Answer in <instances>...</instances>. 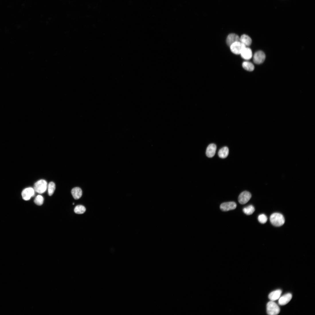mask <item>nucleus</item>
Returning a JSON list of instances; mask_svg holds the SVG:
<instances>
[{"mask_svg":"<svg viewBox=\"0 0 315 315\" xmlns=\"http://www.w3.org/2000/svg\"><path fill=\"white\" fill-rule=\"evenodd\" d=\"M242 67L245 70L249 71H252L254 70V64L251 62L245 61L242 63Z\"/></svg>","mask_w":315,"mask_h":315,"instance_id":"17","label":"nucleus"},{"mask_svg":"<svg viewBox=\"0 0 315 315\" xmlns=\"http://www.w3.org/2000/svg\"><path fill=\"white\" fill-rule=\"evenodd\" d=\"M230 47L232 52L236 54H239L246 47L240 42L238 41L232 44Z\"/></svg>","mask_w":315,"mask_h":315,"instance_id":"4","label":"nucleus"},{"mask_svg":"<svg viewBox=\"0 0 315 315\" xmlns=\"http://www.w3.org/2000/svg\"><path fill=\"white\" fill-rule=\"evenodd\" d=\"M282 291L281 290H277L270 293L269 295V298L272 301H274L279 298L281 294Z\"/></svg>","mask_w":315,"mask_h":315,"instance_id":"13","label":"nucleus"},{"mask_svg":"<svg viewBox=\"0 0 315 315\" xmlns=\"http://www.w3.org/2000/svg\"><path fill=\"white\" fill-rule=\"evenodd\" d=\"M35 191L34 189L31 187L27 188L22 191V195L23 198L25 201H28L31 198L35 195Z\"/></svg>","mask_w":315,"mask_h":315,"instance_id":"6","label":"nucleus"},{"mask_svg":"<svg viewBox=\"0 0 315 315\" xmlns=\"http://www.w3.org/2000/svg\"><path fill=\"white\" fill-rule=\"evenodd\" d=\"M48 195L49 196H52L56 189L55 184L53 182H51L48 184Z\"/></svg>","mask_w":315,"mask_h":315,"instance_id":"19","label":"nucleus"},{"mask_svg":"<svg viewBox=\"0 0 315 315\" xmlns=\"http://www.w3.org/2000/svg\"><path fill=\"white\" fill-rule=\"evenodd\" d=\"M266 58L265 53L261 51L257 52L253 57L254 62L257 64H259L263 63Z\"/></svg>","mask_w":315,"mask_h":315,"instance_id":"7","label":"nucleus"},{"mask_svg":"<svg viewBox=\"0 0 315 315\" xmlns=\"http://www.w3.org/2000/svg\"><path fill=\"white\" fill-rule=\"evenodd\" d=\"M217 146L214 144H211L209 145L207 148L206 155L209 158L213 157L216 153Z\"/></svg>","mask_w":315,"mask_h":315,"instance_id":"9","label":"nucleus"},{"mask_svg":"<svg viewBox=\"0 0 315 315\" xmlns=\"http://www.w3.org/2000/svg\"><path fill=\"white\" fill-rule=\"evenodd\" d=\"M242 57L246 60H249L252 57L251 50L249 48H245L240 54Z\"/></svg>","mask_w":315,"mask_h":315,"instance_id":"11","label":"nucleus"},{"mask_svg":"<svg viewBox=\"0 0 315 315\" xmlns=\"http://www.w3.org/2000/svg\"><path fill=\"white\" fill-rule=\"evenodd\" d=\"M270 220L273 226L277 227L283 226L285 221L283 215L278 213H274L271 214L270 217Z\"/></svg>","mask_w":315,"mask_h":315,"instance_id":"1","label":"nucleus"},{"mask_svg":"<svg viewBox=\"0 0 315 315\" xmlns=\"http://www.w3.org/2000/svg\"><path fill=\"white\" fill-rule=\"evenodd\" d=\"M71 193L74 198L76 200H78L81 197L82 191L81 188L76 187L72 189Z\"/></svg>","mask_w":315,"mask_h":315,"instance_id":"14","label":"nucleus"},{"mask_svg":"<svg viewBox=\"0 0 315 315\" xmlns=\"http://www.w3.org/2000/svg\"><path fill=\"white\" fill-rule=\"evenodd\" d=\"M239 41L246 46H250L252 43L251 38L246 35H242L240 38Z\"/></svg>","mask_w":315,"mask_h":315,"instance_id":"15","label":"nucleus"},{"mask_svg":"<svg viewBox=\"0 0 315 315\" xmlns=\"http://www.w3.org/2000/svg\"><path fill=\"white\" fill-rule=\"evenodd\" d=\"M292 295L290 293H288L281 297L279 300V304L281 306L285 305L287 304L291 300Z\"/></svg>","mask_w":315,"mask_h":315,"instance_id":"10","label":"nucleus"},{"mask_svg":"<svg viewBox=\"0 0 315 315\" xmlns=\"http://www.w3.org/2000/svg\"><path fill=\"white\" fill-rule=\"evenodd\" d=\"M243 211L246 214L250 215L254 212L255 211V208L253 206L250 205L244 208Z\"/></svg>","mask_w":315,"mask_h":315,"instance_id":"18","label":"nucleus"},{"mask_svg":"<svg viewBox=\"0 0 315 315\" xmlns=\"http://www.w3.org/2000/svg\"><path fill=\"white\" fill-rule=\"evenodd\" d=\"M259 221L261 224L266 223L268 220V218L266 215L264 214L260 215L258 217Z\"/></svg>","mask_w":315,"mask_h":315,"instance_id":"22","label":"nucleus"},{"mask_svg":"<svg viewBox=\"0 0 315 315\" xmlns=\"http://www.w3.org/2000/svg\"><path fill=\"white\" fill-rule=\"evenodd\" d=\"M86 211L85 208L82 205H78L76 206L74 209L75 213L78 214H84Z\"/></svg>","mask_w":315,"mask_h":315,"instance_id":"20","label":"nucleus"},{"mask_svg":"<svg viewBox=\"0 0 315 315\" xmlns=\"http://www.w3.org/2000/svg\"><path fill=\"white\" fill-rule=\"evenodd\" d=\"M280 311L279 308L277 305L273 302H269L267 305V314L270 315H276L278 314Z\"/></svg>","mask_w":315,"mask_h":315,"instance_id":"3","label":"nucleus"},{"mask_svg":"<svg viewBox=\"0 0 315 315\" xmlns=\"http://www.w3.org/2000/svg\"><path fill=\"white\" fill-rule=\"evenodd\" d=\"M44 198L42 195H39L36 196L34 200L36 204L39 206L42 205L44 202Z\"/></svg>","mask_w":315,"mask_h":315,"instance_id":"21","label":"nucleus"},{"mask_svg":"<svg viewBox=\"0 0 315 315\" xmlns=\"http://www.w3.org/2000/svg\"><path fill=\"white\" fill-rule=\"evenodd\" d=\"M229 154V149L226 146L220 149L218 154L219 157L222 159L226 158Z\"/></svg>","mask_w":315,"mask_h":315,"instance_id":"16","label":"nucleus"},{"mask_svg":"<svg viewBox=\"0 0 315 315\" xmlns=\"http://www.w3.org/2000/svg\"><path fill=\"white\" fill-rule=\"evenodd\" d=\"M237 207L236 204L234 202L223 203L220 206L221 210L223 211H228L235 209Z\"/></svg>","mask_w":315,"mask_h":315,"instance_id":"8","label":"nucleus"},{"mask_svg":"<svg viewBox=\"0 0 315 315\" xmlns=\"http://www.w3.org/2000/svg\"><path fill=\"white\" fill-rule=\"evenodd\" d=\"M240 38L235 34H230L228 36L226 39V43L230 46L233 44L237 42L240 41Z\"/></svg>","mask_w":315,"mask_h":315,"instance_id":"12","label":"nucleus"},{"mask_svg":"<svg viewBox=\"0 0 315 315\" xmlns=\"http://www.w3.org/2000/svg\"><path fill=\"white\" fill-rule=\"evenodd\" d=\"M252 197L251 193L247 191H244L239 195L238 200L239 203L241 204H244L250 201Z\"/></svg>","mask_w":315,"mask_h":315,"instance_id":"5","label":"nucleus"},{"mask_svg":"<svg viewBox=\"0 0 315 315\" xmlns=\"http://www.w3.org/2000/svg\"><path fill=\"white\" fill-rule=\"evenodd\" d=\"M47 182L44 180L38 181L35 184L34 189L37 192L42 194L45 192L47 188Z\"/></svg>","mask_w":315,"mask_h":315,"instance_id":"2","label":"nucleus"}]
</instances>
